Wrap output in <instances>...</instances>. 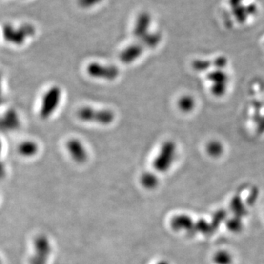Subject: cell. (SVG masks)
Listing matches in <instances>:
<instances>
[{
    "label": "cell",
    "instance_id": "6da1fadb",
    "mask_svg": "<svg viewBox=\"0 0 264 264\" xmlns=\"http://www.w3.org/2000/svg\"><path fill=\"white\" fill-rule=\"evenodd\" d=\"M77 117L83 121L96 122L103 125H109L115 120V113L107 109H95L90 107H83L79 109Z\"/></svg>",
    "mask_w": 264,
    "mask_h": 264
},
{
    "label": "cell",
    "instance_id": "7a4b0ae2",
    "mask_svg": "<svg viewBox=\"0 0 264 264\" xmlns=\"http://www.w3.org/2000/svg\"><path fill=\"white\" fill-rule=\"evenodd\" d=\"M61 95V89L58 86L51 87L45 93L40 110V117L42 119H47L55 112L59 105Z\"/></svg>",
    "mask_w": 264,
    "mask_h": 264
},
{
    "label": "cell",
    "instance_id": "3957f363",
    "mask_svg": "<svg viewBox=\"0 0 264 264\" xmlns=\"http://www.w3.org/2000/svg\"><path fill=\"white\" fill-rule=\"evenodd\" d=\"M176 147L172 142H167L162 145L160 154L154 162V167L160 173L167 172L171 167L175 158Z\"/></svg>",
    "mask_w": 264,
    "mask_h": 264
},
{
    "label": "cell",
    "instance_id": "277c9868",
    "mask_svg": "<svg viewBox=\"0 0 264 264\" xmlns=\"http://www.w3.org/2000/svg\"><path fill=\"white\" fill-rule=\"evenodd\" d=\"M51 253V244L45 236H39L34 242V254L30 259V264H48Z\"/></svg>",
    "mask_w": 264,
    "mask_h": 264
},
{
    "label": "cell",
    "instance_id": "5b68a950",
    "mask_svg": "<svg viewBox=\"0 0 264 264\" xmlns=\"http://www.w3.org/2000/svg\"><path fill=\"white\" fill-rule=\"evenodd\" d=\"M3 32L5 40L14 44L21 45L24 43L27 37L34 34L35 30L30 25L23 26L18 30H16L10 26H5Z\"/></svg>",
    "mask_w": 264,
    "mask_h": 264
},
{
    "label": "cell",
    "instance_id": "8992f818",
    "mask_svg": "<svg viewBox=\"0 0 264 264\" xmlns=\"http://www.w3.org/2000/svg\"><path fill=\"white\" fill-rule=\"evenodd\" d=\"M87 72L89 75L95 78L104 79L106 80H114L119 76L120 71L117 67L110 65H102L97 62H92L87 67Z\"/></svg>",
    "mask_w": 264,
    "mask_h": 264
},
{
    "label": "cell",
    "instance_id": "52a82bcc",
    "mask_svg": "<svg viewBox=\"0 0 264 264\" xmlns=\"http://www.w3.org/2000/svg\"><path fill=\"white\" fill-rule=\"evenodd\" d=\"M171 227L176 231L195 233V223L190 216L181 214L175 216L170 222Z\"/></svg>",
    "mask_w": 264,
    "mask_h": 264
},
{
    "label": "cell",
    "instance_id": "ba28073f",
    "mask_svg": "<svg viewBox=\"0 0 264 264\" xmlns=\"http://www.w3.org/2000/svg\"><path fill=\"white\" fill-rule=\"evenodd\" d=\"M67 149L73 160L77 163H84L87 160V153L81 142L77 139H71L66 144Z\"/></svg>",
    "mask_w": 264,
    "mask_h": 264
},
{
    "label": "cell",
    "instance_id": "9c48e42d",
    "mask_svg": "<svg viewBox=\"0 0 264 264\" xmlns=\"http://www.w3.org/2000/svg\"><path fill=\"white\" fill-rule=\"evenodd\" d=\"M144 50L142 44H135L128 46L120 54V60L125 64H129L136 61Z\"/></svg>",
    "mask_w": 264,
    "mask_h": 264
},
{
    "label": "cell",
    "instance_id": "30bf717a",
    "mask_svg": "<svg viewBox=\"0 0 264 264\" xmlns=\"http://www.w3.org/2000/svg\"><path fill=\"white\" fill-rule=\"evenodd\" d=\"M230 209L234 214L235 217L243 218L247 214L246 206L239 196H235L230 202Z\"/></svg>",
    "mask_w": 264,
    "mask_h": 264
},
{
    "label": "cell",
    "instance_id": "8fae6325",
    "mask_svg": "<svg viewBox=\"0 0 264 264\" xmlns=\"http://www.w3.org/2000/svg\"><path fill=\"white\" fill-rule=\"evenodd\" d=\"M19 152L24 157H33L39 151V145L33 141H26L19 146Z\"/></svg>",
    "mask_w": 264,
    "mask_h": 264
},
{
    "label": "cell",
    "instance_id": "7c38bea8",
    "mask_svg": "<svg viewBox=\"0 0 264 264\" xmlns=\"http://www.w3.org/2000/svg\"><path fill=\"white\" fill-rule=\"evenodd\" d=\"M213 261L215 264H232L233 258L230 252L224 249H221L214 254L213 256Z\"/></svg>",
    "mask_w": 264,
    "mask_h": 264
},
{
    "label": "cell",
    "instance_id": "4fadbf2b",
    "mask_svg": "<svg viewBox=\"0 0 264 264\" xmlns=\"http://www.w3.org/2000/svg\"><path fill=\"white\" fill-rule=\"evenodd\" d=\"M141 183L145 189H154L159 185V179L151 173H145L141 176Z\"/></svg>",
    "mask_w": 264,
    "mask_h": 264
},
{
    "label": "cell",
    "instance_id": "5bb4252c",
    "mask_svg": "<svg viewBox=\"0 0 264 264\" xmlns=\"http://www.w3.org/2000/svg\"><path fill=\"white\" fill-rule=\"evenodd\" d=\"M214 230V228L212 224L203 219H201L195 223V233L199 232L203 234L208 235L212 233Z\"/></svg>",
    "mask_w": 264,
    "mask_h": 264
},
{
    "label": "cell",
    "instance_id": "9a60e30c",
    "mask_svg": "<svg viewBox=\"0 0 264 264\" xmlns=\"http://www.w3.org/2000/svg\"><path fill=\"white\" fill-rule=\"evenodd\" d=\"M242 218L237 217H233L229 219L226 222V225L227 229L233 233H239L243 228V223H242Z\"/></svg>",
    "mask_w": 264,
    "mask_h": 264
},
{
    "label": "cell",
    "instance_id": "2e32d148",
    "mask_svg": "<svg viewBox=\"0 0 264 264\" xmlns=\"http://www.w3.org/2000/svg\"><path fill=\"white\" fill-rule=\"evenodd\" d=\"M2 125H5L8 128H14L18 125V118L14 111L5 114V118L2 121Z\"/></svg>",
    "mask_w": 264,
    "mask_h": 264
},
{
    "label": "cell",
    "instance_id": "e0dca14e",
    "mask_svg": "<svg viewBox=\"0 0 264 264\" xmlns=\"http://www.w3.org/2000/svg\"><path fill=\"white\" fill-rule=\"evenodd\" d=\"M195 106V101L190 96H183L179 99V106L182 110L189 112Z\"/></svg>",
    "mask_w": 264,
    "mask_h": 264
},
{
    "label": "cell",
    "instance_id": "ac0fdd59",
    "mask_svg": "<svg viewBox=\"0 0 264 264\" xmlns=\"http://www.w3.org/2000/svg\"><path fill=\"white\" fill-rule=\"evenodd\" d=\"M208 154L212 157H219L223 151V147L218 142H211L207 147Z\"/></svg>",
    "mask_w": 264,
    "mask_h": 264
},
{
    "label": "cell",
    "instance_id": "d6986e66",
    "mask_svg": "<svg viewBox=\"0 0 264 264\" xmlns=\"http://www.w3.org/2000/svg\"><path fill=\"white\" fill-rule=\"evenodd\" d=\"M226 217H227V215H226V212L224 211H217L214 214L212 222H211V223L212 224L214 230L217 228L222 224V223L225 220Z\"/></svg>",
    "mask_w": 264,
    "mask_h": 264
},
{
    "label": "cell",
    "instance_id": "ffe728a7",
    "mask_svg": "<svg viewBox=\"0 0 264 264\" xmlns=\"http://www.w3.org/2000/svg\"><path fill=\"white\" fill-rule=\"evenodd\" d=\"M157 264H170L168 261H165V260H162V261H159Z\"/></svg>",
    "mask_w": 264,
    "mask_h": 264
}]
</instances>
